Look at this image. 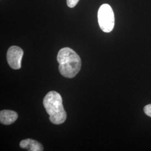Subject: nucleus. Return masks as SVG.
Listing matches in <instances>:
<instances>
[{"label":"nucleus","instance_id":"obj_1","mask_svg":"<svg viewBox=\"0 0 151 151\" xmlns=\"http://www.w3.org/2000/svg\"><path fill=\"white\" fill-rule=\"evenodd\" d=\"M60 73L66 78L75 77L81 68L80 56L68 47L61 49L57 55Z\"/></svg>","mask_w":151,"mask_h":151},{"label":"nucleus","instance_id":"obj_2","mask_svg":"<svg viewBox=\"0 0 151 151\" xmlns=\"http://www.w3.org/2000/svg\"><path fill=\"white\" fill-rule=\"evenodd\" d=\"M43 105L52 123L60 125L65 121L67 114L63 106L62 98L58 92H49L44 98Z\"/></svg>","mask_w":151,"mask_h":151},{"label":"nucleus","instance_id":"obj_3","mask_svg":"<svg viewBox=\"0 0 151 151\" xmlns=\"http://www.w3.org/2000/svg\"><path fill=\"white\" fill-rule=\"evenodd\" d=\"M99 27L104 32H110L113 30L115 16L113 10L109 5L105 4L101 6L97 12Z\"/></svg>","mask_w":151,"mask_h":151},{"label":"nucleus","instance_id":"obj_4","mask_svg":"<svg viewBox=\"0 0 151 151\" xmlns=\"http://www.w3.org/2000/svg\"><path fill=\"white\" fill-rule=\"evenodd\" d=\"M24 52L17 46H11L7 52V60L9 65L14 70H19L22 67V60Z\"/></svg>","mask_w":151,"mask_h":151},{"label":"nucleus","instance_id":"obj_5","mask_svg":"<svg viewBox=\"0 0 151 151\" xmlns=\"http://www.w3.org/2000/svg\"><path fill=\"white\" fill-rule=\"evenodd\" d=\"M17 118V114L12 110H4L0 112V122L4 125H10L14 123Z\"/></svg>","mask_w":151,"mask_h":151},{"label":"nucleus","instance_id":"obj_6","mask_svg":"<svg viewBox=\"0 0 151 151\" xmlns=\"http://www.w3.org/2000/svg\"><path fill=\"white\" fill-rule=\"evenodd\" d=\"M20 147L22 148L26 149L28 151H43V147L40 143L31 139H27L22 140L20 143Z\"/></svg>","mask_w":151,"mask_h":151},{"label":"nucleus","instance_id":"obj_7","mask_svg":"<svg viewBox=\"0 0 151 151\" xmlns=\"http://www.w3.org/2000/svg\"><path fill=\"white\" fill-rule=\"evenodd\" d=\"M78 1L79 0H67V4L69 7L73 8L77 4Z\"/></svg>","mask_w":151,"mask_h":151},{"label":"nucleus","instance_id":"obj_8","mask_svg":"<svg viewBox=\"0 0 151 151\" xmlns=\"http://www.w3.org/2000/svg\"><path fill=\"white\" fill-rule=\"evenodd\" d=\"M144 111L147 115L151 117V104L146 105L144 108Z\"/></svg>","mask_w":151,"mask_h":151}]
</instances>
